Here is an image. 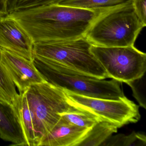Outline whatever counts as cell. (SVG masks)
Returning <instances> with one entry per match:
<instances>
[{
    "mask_svg": "<svg viewBox=\"0 0 146 146\" xmlns=\"http://www.w3.org/2000/svg\"><path fill=\"white\" fill-rule=\"evenodd\" d=\"M117 129L116 125L109 122H98L90 130L77 146H101L113 133L117 132Z\"/></svg>",
    "mask_w": 146,
    "mask_h": 146,
    "instance_id": "4fadbf2b",
    "label": "cell"
},
{
    "mask_svg": "<svg viewBox=\"0 0 146 146\" xmlns=\"http://www.w3.org/2000/svg\"><path fill=\"white\" fill-rule=\"evenodd\" d=\"M0 102L11 104V105L13 104L12 102L7 99V97L5 95L1 88H0Z\"/></svg>",
    "mask_w": 146,
    "mask_h": 146,
    "instance_id": "603a6c76",
    "label": "cell"
},
{
    "mask_svg": "<svg viewBox=\"0 0 146 146\" xmlns=\"http://www.w3.org/2000/svg\"><path fill=\"white\" fill-rule=\"evenodd\" d=\"M34 42L19 23L9 15L0 17V47L33 60Z\"/></svg>",
    "mask_w": 146,
    "mask_h": 146,
    "instance_id": "9c48e42d",
    "label": "cell"
},
{
    "mask_svg": "<svg viewBox=\"0 0 146 146\" xmlns=\"http://www.w3.org/2000/svg\"><path fill=\"white\" fill-rule=\"evenodd\" d=\"M24 92L41 141L60 120L59 113L78 109L69 102L64 90L46 82L32 84Z\"/></svg>",
    "mask_w": 146,
    "mask_h": 146,
    "instance_id": "5b68a950",
    "label": "cell"
},
{
    "mask_svg": "<svg viewBox=\"0 0 146 146\" xmlns=\"http://www.w3.org/2000/svg\"><path fill=\"white\" fill-rule=\"evenodd\" d=\"M90 50L108 78L127 83L145 74L146 53L134 46L107 47L92 45Z\"/></svg>",
    "mask_w": 146,
    "mask_h": 146,
    "instance_id": "8992f818",
    "label": "cell"
},
{
    "mask_svg": "<svg viewBox=\"0 0 146 146\" xmlns=\"http://www.w3.org/2000/svg\"><path fill=\"white\" fill-rule=\"evenodd\" d=\"M140 78L127 83V84L131 88L133 93V96L139 103V106L146 109V100L143 90V76Z\"/></svg>",
    "mask_w": 146,
    "mask_h": 146,
    "instance_id": "d6986e66",
    "label": "cell"
},
{
    "mask_svg": "<svg viewBox=\"0 0 146 146\" xmlns=\"http://www.w3.org/2000/svg\"><path fill=\"white\" fill-rule=\"evenodd\" d=\"M135 13L131 0L101 13L84 37L92 45L114 47L134 46L143 28Z\"/></svg>",
    "mask_w": 146,
    "mask_h": 146,
    "instance_id": "3957f363",
    "label": "cell"
},
{
    "mask_svg": "<svg viewBox=\"0 0 146 146\" xmlns=\"http://www.w3.org/2000/svg\"><path fill=\"white\" fill-rule=\"evenodd\" d=\"M70 0H18L14 11L28 10L48 5L59 4Z\"/></svg>",
    "mask_w": 146,
    "mask_h": 146,
    "instance_id": "ac0fdd59",
    "label": "cell"
},
{
    "mask_svg": "<svg viewBox=\"0 0 146 146\" xmlns=\"http://www.w3.org/2000/svg\"><path fill=\"white\" fill-rule=\"evenodd\" d=\"M59 114L61 118L68 123L88 129H91L96 124L100 121L96 117L79 109Z\"/></svg>",
    "mask_w": 146,
    "mask_h": 146,
    "instance_id": "9a60e30c",
    "label": "cell"
},
{
    "mask_svg": "<svg viewBox=\"0 0 146 146\" xmlns=\"http://www.w3.org/2000/svg\"><path fill=\"white\" fill-rule=\"evenodd\" d=\"M8 14L6 0H0V17Z\"/></svg>",
    "mask_w": 146,
    "mask_h": 146,
    "instance_id": "44dd1931",
    "label": "cell"
},
{
    "mask_svg": "<svg viewBox=\"0 0 146 146\" xmlns=\"http://www.w3.org/2000/svg\"><path fill=\"white\" fill-rule=\"evenodd\" d=\"M109 8L83 9L54 4L8 15L19 23L35 43L84 37L94 20Z\"/></svg>",
    "mask_w": 146,
    "mask_h": 146,
    "instance_id": "6da1fadb",
    "label": "cell"
},
{
    "mask_svg": "<svg viewBox=\"0 0 146 146\" xmlns=\"http://www.w3.org/2000/svg\"><path fill=\"white\" fill-rule=\"evenodd\" d=\"M18 0H6L7 12L8 14L14 11L15 7Z\"/></svg>",
    "mask_w": 146,
    "mask_h": 146,
    "instance_id": "7402d4cb",
    "label": "cell"
},
{
    "mask_svg": "<svg viewBox=\"0 0 146 146\" xmlns=\"http://www.w3.org/2000/svg\"><path fill=\"white\" fill-rule=\"evenodd\" d=\"M13 104L19 117L28 146H40V137L25 92L19 93Z\"/></svg>",
    "mask_w": 146,
    "mask_h": 146,
    "instance_id": "7c38bea8",
    "label": "cell"
},
{
    "mask_svg": "<svg viewBox=\"0 0 146 146\" xmlns=\"http://www.w3.org/2000/svg\"><path fill=\"white\" fill-rule=\"evenodd\" d=\"M137 17L144 26L146 25V0H131Z\"/></svg>",
    "mask_w": 146,
    "mask_h": 146,
    "instance_id": "ffe728a7",
    "label": "cell"
},
{
    "mask_svg": "<svg viewBox=\"0 0 146 146\" xmlns=\"http://www.w3.org/2000/svg\"><path fill=\"white\" fill-rule=\"evenodd\" d=\"M85 37L71 40L35 43L33 56L46 59L100 79L107 74L91 52Z\"/></svg>",
    "mask_w": 146,
    "mask_h": 146,
    "instance_id": "277c9868",
    "label": "cell"
},
{
    "mask_svg": "<svg viewBox=\"0 0 146 146\" xmlns=\"http://www.w3.org/2000/svg\"><path fill=\"white\" fill-rule=\"evenodd\" d=\"M64 91L69 102L77 109L96 117L100 121L113 124L118 128L137 123L141 118L139 106L125 96L117 100L100 99Z\"/></svg>",
    "mask_w": 146,
    "mask_h": 146,
    "instance_id": "52a82bcc",
    "label": "cell"
},
{
    "mask_svg": "<svg viewBox=\"0 0 146 146\" xmlns=\"http://www.w3.org/2000/svg\"><path fill=\"white\" fill-rule=\"evenodd\" d=\"M16 87L7 70L0 62V88L12 103L19 95Z\"/></svg>",
    "mask_w": 146,
    "mask_h": 146,
    "instance_id": "e0dca14e",
    "label": "cell"
},
{
    "mask_svg": "<svg viewBox=\"0 0 146 146\" xmlns=\"http://www.w3.org/2000/svg\"><path fill=\"white\" fill-rule=\"evenodd\" d=\"M0 137L11 146H28L17 111L11 104L0 102Z\"/></svg>",
    "mask_w": 146,
    "mask_h": 146,
    "instance_id": "8fae6325",
    "label": "cell"
},
{
    "mask_svg": "<svg viewBox=\"0 0 146 146\" xmlns=\"http://www.w3.org/2000/svg\"><path fill=\"white\" fill-rule=\"evenodd\" d=\"M33 61L45 81L76 94L117 100L124 96L119 82L100 79L57 62L33 56Z\"/></svg>",
    "mask_w": 146,
    "mask_h": 146,
    "instance_id": "7a4b0ae2",
    "label": "cell"
},
{
    "mask_svg": "<svg viewBox=\"0 0 146 146\" xmlns=\"http://www.w3.org/2000/svg\"><path fill=\"white\" fill-rule=\"evenodd\" d=\"M101 146H146V137L143 133L135 131L129 135L117 134L111 136Z\"/></svg>",
    "mask_w": 146,
    "mask_h": 146,
    "instance_id": "5bb4252c",
    "label": "cell"
},
{
    "mask_svg": "<svg viewBox=\"0 0 146 146\" xmlns=\"http://www.w3.org/2000/svg\"><path fill=\"white\" fill-rule=\"evenodd\" d=\"M91 129L77 126L61 117L42 137L40 146H77Z\"/></svg>",
    "mask_w": 146,
    "mask_h": 146,
    "instance_id": "30bf717a",
    "label": "cell"
},
{
    "mask_svg": "<svg viewBox=\"0 0 146 146\" xmlns=\"http://www.w3.org/2000/svg\"><path fill=\"white\" fill-rule=\"evenodd\" d=\"M0 62L7 70L19 93L31 85L46 82L33 60L0 47Z\"/></svg>",
    "mask_w": 146,
    "mask_h": 146,
    "instance_id": "ba28073f",
    "label": "cell"
},
{
    "mask_svg": "<svg viewBox=\"0 0 146 146\" xmlns=\"http://www.w3.org/2000/svg\"><path fill=\"white\" fill-rule=\"evenodd\" d=\"M129 0H70L58 5L83 9L111 8Z\"/></svg>",
    "mask_w": 146,
    "mask_h": 146,
    "instance_id": "2e32d148",
    "label": "cell"
}]
</instances>
